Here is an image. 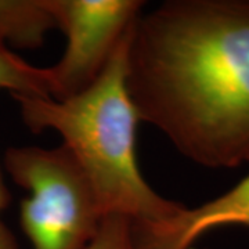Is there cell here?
Here are the masks:
<instances>
[{
  "label": "cell",
  "mask_w": 249,
  "mask_h": 249,
  "mask_svg": "<svg viewBox=\"0 0 249 249\" xmlns=\"http://www.w3.org/2000/svg\"><path fill=\"white\" fill-rule=\"evenodd\" d=\"M126 88L139 119L187 160L249 162V0H169L140 14Z\"/></svg>",
  "instance_id": "6da1fadb"
},
{
  "label": "cell",
  "mask_w": 249,
  "mask_h": 249,
  "mask_svg": "<svg viewBox=\"0 0 249 249\" xmlns=\"http://www.w3.org/2000/svg\"><path fill=\"white\" fill-rule=\"evenodd\" d=\"M134 24L101 75L79 94L61 101L18 94L13 98L29 130L52 129L61 134L89 178L104 216L119 214L147 227L168 222L184 205L154 191L137 166L136 126L140 119L126 88Z\"/></svg>",
  "instance_id": "7a4b0ae2"
},
{
  "label": "cell",
  "mask_w": 249,
  "mask_h": 249,
  "mask_svg": "<svg viewBox=\"0 0 249 249\" xmlns=\"http://www.w3.org/2000/svg\"><path fill=\"white\" fill-rule=\"evenodd\" d=\"M10 178L29 193L19 222L34 249H88L104 212L79 163L57 148L16 147L4 155Z\"/></svg>",
  "instance_id": "3957f363"
},
{
  "label": "cell",
  "mask_w": 249,
  "mask_h": 249,
  "mask_svg": "<svg viewBox=\"0 0 249 249\" xmlns=\"http://www.w3.org/2000/svg\"><path fill=\"white\" fill-rule=\"evenodd\" d=\"M57 28L67 36L61 60L50 67L52 97L67 100L88 89L140 17L137 0H49Z\"/></svg>",
  "instance_id": "277c9868"
},
{
  "label": "cell",
  "mask_w": 249,
  "mask_h": 249,
  "mask_svg": "<svg viewBox=\"0 0 249 249\" xmlns=\"http://www.w3.org/2000/svg\"><path fill=\"white\" fill-rule=\"evenodd\" d=\"M226 226L249 227V175L205 204L183 206L168 222L147 227L134 224V234L139 249H190L202 234Z\"/></svg>",
  "instance_id": "5b68a950"
},
{
  "label": "cell",
  "mask_w": 249,
  "mask_h": 249,
  "mask_svg": "<svg viewBox=\"0 0 249 249\" xmlns=\"http://www.w3.org/2000/svg\"><path fill=\"white\" fill-rule=\"evenodd\" d=\"M57 28L49 0H0V43L37 49Z\"/></svg>",
  "instance_id": "8992f818"
},
{
  "label": "cell",
  "mask_w": 249,
  "mask_h": 249,
  "mask_svg": "<svg viewBox=\"0 0 249 249\" xmlns=\"http://www.w3.org/2000/svg\"><path fill=\"white\" fill-rule=\"evenodd\" d=\"M0 89L9 90L11 96L52 97L50 70L28 64L0 43Z\"/></svg>",
  "instance_id": "52a82bcc"
},
{
  "label": "cell",
  "mask_w": 249,
  "mask_h": 249,
  "mask_svg": "<svg viewBox=\"0 0 249 249\" xmlns=\"http://www.w3.org/2000/svg\"><path fill=\"white\" fill-rule=\"evenodd\" d=\"M88 249H139L130 219L119 214H108Z\"/></svg>",
  "instance_id": "ba28073f"
},
{
  "label": "cell",
  "mask_w": 249,
  "mask_h": 249,
  "mask_svg": "<svg viewBox=\"0 0 249 249\" xmlns=\"http://www.w3.org/2000/svg\"><path fill=\"white\" fill-rule=\"evenodd\" d=\"M10 202V193L7 187L4 184V180L1 176V170H0V213L3 209L7 208ZM0 249H18L17 242L14 240L13 234L10 230L0 222Z\"/></svg>",
  "instance_id": "9c48e42d"
}]
</instances>
